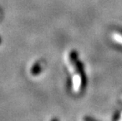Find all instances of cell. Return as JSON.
Instances as JSON below:
<instances>
[{"instance_id": "cell-1", "label": "cell", "mask_w": 122, "mask_h": 121, "mask_svg": "<svg viewBox=\"0 0 122 121\" xmlns=\"http://www.w3.org/2000/svg\"><path fill=\"white\" fill-rule=\"evenodd\" d=\"M41 72V68L40 66L39 65V64H34V65L32 67V69H31V73L33 76H37V75Z\"/></svg>"}]
</instances>
